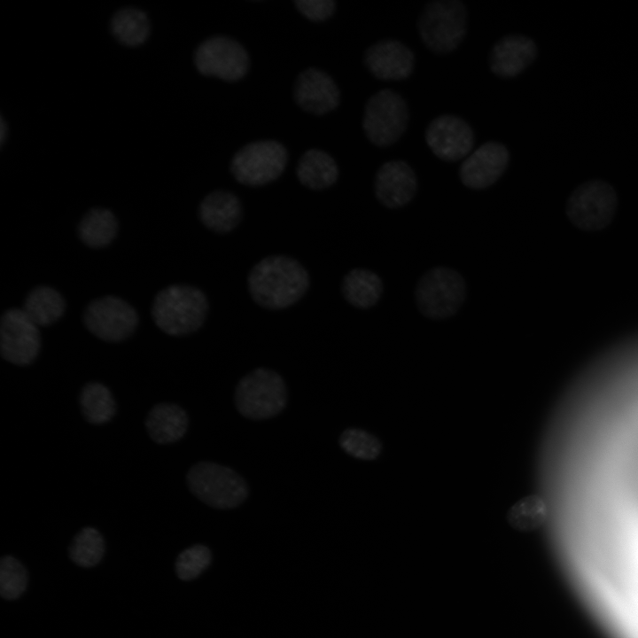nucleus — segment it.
Here are the masks:
<instances>
[{"mask_svg":"<svg viewBox=\"0 0 638 638\" xmlns=\"http://www.w3.org/2000/svg\"><path fill=\"white\" fill-rule=\"evenodd\" d=\"M310 277L305 267L286 255H270L259 261L247 276L248 292L255 303L269 310H282L306 294Z\"/></svg>","mask_w":638,"mask_h":638,"instance_id":"obj_1","label":"nucleus"},{"mask_svg":"<svg viewBox=\"0 0 638 638\" xmlns=\"http://www.w3.org/2000/svg\"><path fill=\"white\" fill-rule=\"evenodd\" d=\"M209 308L206 295L188 284L169 285L155 296L152 315L155 324L170 336L197 331L205 323Z\"/></svg>","mask_w":638,"mask_h":638,"instance_id":"obj_2","label":"nucleus"},{"mask_svg":"<svg viewBox=\"0 0 638 638\" xmlns=\"http://www.w3.org/2000/svg\"><path fill=\"white\" fill-rule=\"evenodd\" d=\"M467 296V284L456 269L436 266L425 271L417 280L414 299L424 317L445 320L458 313Z\"/></svg>","mask_w":638,"mask_h":638,"instance_id":"obj_3","label":"nucleus"},{"mask_svg":"<svg viewBox=\"0 0 638 638\" xmlns=\"http://www.w3.org/2000/svg\"><path fill=\"white\" fill-rule=\"evenodd\" d=\"M469 17L459 0H434L427 3L417 21L423 43L432 52L445 55L455 51L466 36Z\"/></svg>","mask_w":638,"mask_h":638,"instance_id":"obj_4","label":"nucleus"},{"mask_svg":"<svg viewBox=\"0 0 638 638\" xmlns=\"http://www.w3.org/2000/svg\"><path fill=\"white\" fill-rule=\"evenodd\" d=\"M235 406L240 415L252 420H264L281 413L287 404V387L276 371L258 368L237 383Z\"/></svg>","mask_w":638,"mask_h":638,"instance_id":"obj_5","label":"nucleus"},{"mask_svg":"<svg viewBox=\"0 0 638 638\" xmlns=\"http://www.w3.org/2000/svg\"><path fill=\"white\" fill-rule=\"evenodd\" d=\"M186 482L199 501L215 509L236 508L249 494L248 486L239 473L213 462H198L192 465Z\"/></svg>","mask_w":638,"mask_h":638,"instance_id":"obj_6","label":"nucleus"},{"mask_svg":"<svg viewBox=\"0 0 638 638\" xmlns=\"http://www.w3.org/2000/svg\"><path fill=\"white\" fill-rule=\"evenodd\" d=\"M409 119L402 96L390 89L374 93L367 101L362 128L367 138L378 147L394 144L405 133Z\"/></svg>","mask_w":638,"mask_h":638,"instance_id":"obj_7","label":"nucleus"},{"mask_svg":"<svg viewBox=\"0 0 638 638\" xmlns=\"http://www.w3.org/2000/svg\"><path fill=\"white\" fill-rule=\"evenodd\" d=\"M288 159L285 147L275 140L252 142L233 157L230 170L234 178L247 186H262L276 180Z\"/></svg>","mask_w":638,"mask_h":638,"instance_id":"obj_8","label":"nucleus"},{"mask_svg":"<svg viewBox=\"0 0 638 638\" xmlns=\"http://www.w3.org/2000/svg\"><path fill=\"white\" fill-rule=\"evenodd\" d=\"M618 198L615 190L602 180L579 185L571 194L566 206L569 219L584 230H597L615 214Z\"/></svg>","mask_w":638,"mask_h":638,"instance_id":"obj_9","label":"nucleus"},{"mask_svg":"<svg viewBox=\"0 0 638 638\" xmlns=\"http://www.w3.org/2000/svg\"><path fill=\"white\" fill-rule=\"evenodd\" d=\"M194 63L203 75L237 82L249 69V56L237 41L219 35L210 37L198 46Z\"/></svg>","mask_w":638,"mask_h":638,"instance_id":"obj_10","label":"nucleus"},{"mask_svg":"<svg viewBox=\"0 0 638 638\" xmlns=\"http://www.w3.org/2000/svg\"><path fill=\"white\" fill-rule=\"evenodd\" d=\"M84 323L98 338L119 342L128 338L138 324L135 308L115 296L98 298L89 304L84 312Z\"/></svg>","mask_w":638,"mask_h":638,"instance_id":"obj_11","label":"nucleus"},{"mask_svg":"<svg viewBox=\"0 0 638 638\" xmlns=\"http://www.w3.org/2000/svg\"><path fill=\"white\" fill-rule=\"evenodd\" d=\"M41 348L38 326L22 308L6 310L0 321V352L2 357L16 365H28Z\"/></svg>","mask_w":638,"mask_h":638,"instance_id":"obj_12","label":"nucleus"},{"mask_svg":"<svg viewBox=\"0 0 638 638\" xmlns=\"http://www.w3.org/2000/svg\"><path fill=\"white\" fill-rule=\"evenodd\" d=\"M432 152L447 162L465 159L473 149L475 135L463 118L442 114L431 121L424 135Z\"/></svg>","mask_w":638,"mask_h":638,"instance_id":"obj_13","label":"nucleus"},{"mask_svg":"<svg viewBox=\"0 0 638 638\" xmlns=\"http://www.w3.org/2000/svg\"><path fill=\"white\" fill-rule=\"evenodd\" d=\"M510 159V152L503 144L487 141L463 160L459 167L460 181L471 190H485L502 176Z\"/></svg>","mask_w":638,"mask_h":638,"instance_id":"obj_14","label":"nucleus"},{"mask_svg":"<svg viewBox=\"0 0 638 638\" xmlns=\"http://www.w3.org/2000/svg\"><path fill=\"white\" fill-rule=\"evenodd\" d=\"M417 187L415 171L401 160L384 163L375 175V196L382 206L390 209L408 205L416 196Z\"/></svg>","mask_w":638,"mask_h":638,"instance_id":"obj_15","label":"nucleus"},{"mask_svg":"<svg viewBox=\"0 0 638 638\" xmlns=\"http://www.w3.org/2000/svg\"><path fill=\"white\" fill-rule=\"evenodd\" d=\"M369 71L382 81L407 79L413 72L415 56L402 42L385 39L370 45L364 54Z\"/></svg>","mask_w":638,"mask_h":638,"instance_id":"obj_16","label":"nucleus"},{"mask_svg":"<svg viewBox=\"0 0 638 638\" xmlns=\"http://www.w3.org/2000/svg\"><path fill=\"white\" fill-rule=\"evenodd\" d=\"M294 99L304 111L323 115L337 108L340 101V92L327 73L311 67L301 72L297 77Z\"/></svg>","mask_w":638,"mask_h":638,"instance_id":"obj_17","label":"nucleus"},{"mask_svg":"<svg viewBox=\"0 0 638 638\" xmlns=\"http://www.w3.org/2000/svg\"><path fill=\"white\" fill-rule=\"evenodd\" d=\"M534 41L524 35L501 37L493 45L488 57L491 72L500 78H513L524 72L536 58Z\"/></svg>","mask_w":638,"mask_h":638,"instance_id":"obj_18","label":"nucleus"},{"mask_svg":"<svg viewBox=\"0 0 638 638\" xmlns=\"http://www.w3.org/2000/svg\"><path fill=\"white\" fill-rule=\"evenodd\" d=\"M198 217L203 225L211 231L226 234L241 222L242 203L229 191H214L201 201L198 206Z\"/></svg>","mask_w":638,"mask_h":638,"instance_id":"obj_19","label":"nucleus"},{"mask_svg":"<svg viewBox=\"0 0 638 638\" xmlns=\"http://www.w3.org/2000/svg\"><path fill=\"white\" fill-rule=\"evenodd\" d=\"M384 292L381 277L374 271L356 268L348 271L342 279L341 293L346 301L359 309L376 306Z\"/></svg>","mask_w":638,"mask_h":638,"instance_id":"obj_20","label":"nucleus"},{"mask_svg":"<svg viewBox=\"0 0 638 638\" xmlns=\"http://www.w3.org/2000/svg\"><path fill=\"white\" fill-rule=\"evenodd\" d=\"M184 409L173 403H159L148 413L145 424L150 437L159 444H168L182 439L188 428Z\"/></svg>","mask_w":638,"mask_h":638,"instance_id":"obj_21","label":"nucleus"},{"mask_svg":"<svg viewBox=\"0 0 638 638\" xmlns=\"http://www.w3.org/2000/svg\"><path fill=\"white\" fill-rule=\"evenodd\" d=\"M296 174L304 186L319 191L334 184L339 172L336 161L330 154L319 149H310L300 159Z\"/></svg>","mask_w":638,"mask_h":638,"instance_id":"obj_22","label":"nucleus"},{"mask_svg":"<svg viewBox=\"0 0 638 638\" xmlns=\"http://www.w3.org/2000/svg\"><path fill=\"white\" fill-rule=\"evenodd\" d=\"M66 308L62 295L50 286H38L27 295L23 311L39 327L57 322Z\"/></svg>","mask_w":638,"mask_h":638,"instance_id":"obj_23","label":"nucleus"},{"mask_svg":"<svg viewBox=\"0 0 638 638\" xmlns=\"http://www.w3.org/2000/svg\"><path fill=\"white\" fill-rule=\"evenodd\" d=\"M118 222L114 214L105 208L89 210L78 226L82 241L92 248H101L109 245L116 237Z\"/></svg>","mask_w":638,"mask_h":638,"instance_id":"obj_24","label":"nucleus"},{"mask_svg":"<svg viewBox=\"0 0 638 638\" xmlns=\"http://www.w3.org/2000/svg\"><path fill=\"white\" fill-rule=\"evenodd\" d=\"M80 404L84 417L93 424H103L115 414V402L110 390L101 383L90 382L80 394Z\"/></svg>","mask_w":638,"mask_h":638,"instance_id":"obj_25","label":"nucleus"},{"mask_svg":"<svg viewBox=\"0 0 638 638\" xmlns=\"http://www.w3.org/2000/svg\"><path fill=\"white\" fill-rule=\"evenodd\" d=\"M548 515L549 508L545 499L539 494H530L510 508L506 519L515 530L531 532L541 526Z\"/></svg>","mask_w":638,"mask_h":638,"instance_id":"obj_26","label":"nucleus"},{"mask_svg":"<svg viewBox=\"0 0 638 638\" xmlns=\"http://www.w3.org/2000/svg\"><path fill=\"white\" fill-rule=\"evenodd\" d=\"M111 29L119 42L128 46H137L147 39L150 23L144 12L125 8L113 16Z\"/></svg>","mask_w":638,"mask_h":638,"instance_id":"obj_27","label":"nucleus"},{"mask_svg":"<svg viewBox=\"0 0 638 638\" xmlns=\"http://www.w3.org/2000/svg\"><path fill=\"white\" fill-rule=\"evenodd\" d=\"M104 553V539L93 527L82 529L75 535L69 548L70 558L82 567L95 566L100 562Z\"/></svg>","mask_w":638,"mask_h":638,"instance_id":"obj_28","label":"nucleus"},{"mask_svg":"<svg viewBox=\"0 0 638 638\" xmlns=\"http://www.w3.org/2000/svg\"><path fill=\"white\" fill-rule=\"evenodd\" d=\"M338 443L347 455L364 461L376 460L383 450L377 437L360 428L346 429L340 434Z\"/></svg>","mask_w":638,"mask_h":638,"instance_id":"obj_29","label":"nucleus"},{"mask_svg":"<svg viewBox=\"0 0 638 638\" xmlns=\"http://www.w3.org/2000/svg\"><path fill=\"white\" fill-rule=\"evenodd\" d=\"M27 585V572L25 567L13 556H5L0 562V594L12 600L25 591Z\"/></svg>","mask_w":638,"mask_h":638,"instance_id":"obj_30","label":"nucleus"},{"mask_svg":"<svg viewBox=\"0 0 638 638\" xmlns=\"http://www.w3.org/2000/svg\"><path fill=\"white\" fill-rule=\"evenodd\" d=\"M211 561V552L204 545H194L183 550L177 557L175 572L183 580L198 576Z\"/></svg>","mask_w":638,"mask_h":638,"instance_id":"obj_31","label":"nucleus"},{"mask_svg":"<svg viewBox=\"0 0 638 638\" xmlns=\"http://www.w3.org/2000/svg\"><path fill=\"white\" fill-rule=\"evenodd\" d=\"M297 9L312 21H323L330 18L336 8L333 0H297Z\"/></svg>","mask_w":638,"mask_h":638,"instance_id":"obj_32","label":"nucleus"},{"mask_svg":"<svg viewBox=\"0 0 638 638\" xmlns=\"http://www.w3.org/2000/svg\"><path fill=\"white\" fill-rule=\"evenodd\" d=\"M4 132H7V128H6V124L4 123V120L2 119L1 120V133H0L1 144H3L4 141V137H5Z\"/></svg>","mask_w":638,"mask_h":638,"instance_id":"obj_33","label":"nucleus"}]
</instances>
